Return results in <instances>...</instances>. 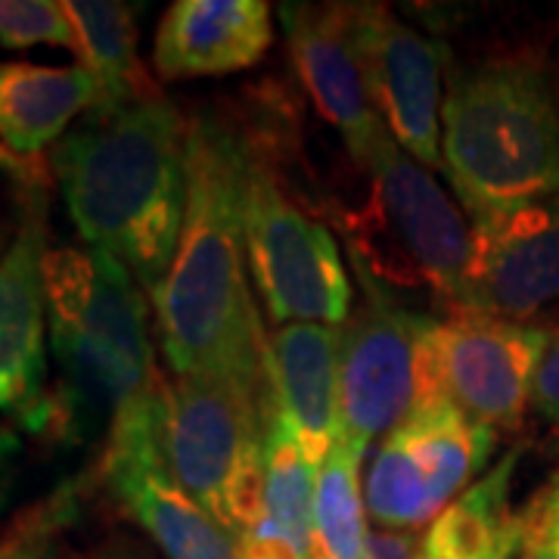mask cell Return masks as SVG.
<instances>
[{"instance_id":"21","label":"cell","mask_w":559,"mask_h":559,"mask_svg":"<svg viewBox=\"0 0 559 559\" xmlns=\"http://www.w3.org/2000/svg\"><path fill=\"white\" fill-rule=\"evenodd\" d=\"M516 457L520 451H510L429 525L419 557L513 559L520 538V513L510 507Z\"/></svg>"},{"instance_id":"15","label":"cell","mask_w":559,"mask_h":559,"mask_svg":"<svg viewBox=\"0 0 559 559\" xmlns=\"http://www.w3.org/2000/svg\"><path fill=\"white\" fill-rule=\"evenodd\" d=\"M44 289L50 330L100 342L143 367H156L150 301L116 255L94 246H50Z\"/></svg>"},{"instance_id":"1","label":"cell","mask_w":559,"mask_h":559,"mask_svg":"<svg viewBox=\"0 0 559 559\" xmlns=\"http://www.w3.org/2000/svg\"><path fill=\"white\" fill-rule=\"evenodd\" d=\"M246 171L249 138L224 116L197 112L187 131L178 252L150 301L175 377H215L267 392V333L246 259Z\"/></svg>"},{"instance_id":"5","label":"cell","mask_w":559,"mask_h":559,"mask_svg":"<svg viewBox=\"0 0 559 559\" xmlns=\"http://www.w3.org/2000/svg\"><path fill=\"white\" fill-rule=\"evenodd\" d=\"M165 451L175 479L237 544L264 500L271 389L175 377L165 389Z\"/></svg>"},{"instance_id":"22","label":"cell","mask_w":559,"mask_h":559,"mask_svg":"<svg viewBox=\"0 0 559 559\" xmlns=\"http://www.w3.org/2000/svg\"><path fill=\"white\" fill-rule=\"evenodd\" d=\"M360 460L358 451L340 436L318 469L311 559H360L367 550L370 532Z\"/></svg>"},{"instance_id":"12","label":"cell","mask_w":559,"mask_h":559,"mask_svg":"<svg viewBox=\"0 0 559 559\" xmlns=\"http://www.w3.org/2000/svg\"><path fill=\"white\" fill-rule=\"evenodd\" d=\"M559 305V193L473 218L463 311L535 323Z\"/></svg>"},{"instance_id":"20","label":"cell","mask_w":559,"mask_h":559,"mask_svg":"<svg viewBox=\"0 0 559 559\" xmlns=\"http://www.w3.org/2000/svg\"><path fill=\"white\" fill-rule=\"evenodd\" d=\"M69 20L79 38L81 69L94 79V116H109L124 106L162 97L140 60L138 13L116 0H69Z\"/></svg>"},{"instance_id":"16","label":"cell","mask_w":559,"mask_h":559,"mask_svg":"<svg viewBox=\"0 0 559 559\" xmlns=\"http://www.w3.org/2000/svg\"><path fill=\"white\" fill-rule=\"evenodd\" d=\"M271 44L274 13L264 0H178L156 28L153 66L165 81L234 75Z\"/></svg>"},{"instance_id":"6","label":"cell","mask_w":559,"mask_h":559,"mask_svg":"<svg viewBox=\"0 0 559 559\" xmlns=\"http://www.w3.org/2000/svg\"><path fill=\"white\" fill-rule=\"evenodd\" d=\"M246 259L274 326H342L352 314V280L333 230L286 190L277 165L252 138L246 171Z\"/></svg>"},{"instance_id":"7","label":"cell","mask_w":559,"mask_h":559,"mask_svg":"<svg viewBox=\"0 0 559 559\" xmlns=\"http://www.w3.org/2000/svg\"><path fill=\"white\" fill-rule=\"evenodd\" d=\"M364 301L342 323L340 419L342 439L360 457L395 432L429 392V330L436 318L404 311L380 283L360 274Z\"/></svg>"},{"instance_id":"14","label":"cell","mask_w":559,"mask_h":559,"mask_svg":"<svg viewBox=\"0 0 559 559\" xmlns=\"http://www.w3.org/2000/svg\"><path fill=\"white\" fill-rule=\"evenodd\" d=\"M280 22L308 97L360 165L382 121L360 66L358 3H280Z\"/></svg>"},{"instance_id":"18","label":"cell","mask_w":559,"mask_h":559,"mask_svg":"<svg viewBox=\"0 0 559 559\" xmlns=\"http://www.w3.org/2000/svg\"><path fill=\"white\" fill-rule=\"evenodd\" d=\"M318 469L301 454L293 426L274 399L264 439V500L249 532L237 540L240 559H311Z\"/></svg>"},{"instance_id":"8","label":"cell","mask_w":559,"mask_h":559,"mask_svg":"<svg viewBox=\"0 0 559 559\" xmlns=\"http://www.w3.org/2000/svg\"><path fill=\"white\" fill-rule=\"evenodd\" d=\"M498 448V432L479 426L454 404H419L377 444L367 466L364 503L380 528L417 532L432 525L473 485Z\"/></svg>"},{"instance_id":"25","label":"cell","mask_w":559,"mask_h":559,"mask_svg":"<svg viewBox=\"0 0 559 559\" xmlns=\"http://www.w3.org/2000/svg\"><path fill=\"white\" fill-rule=\"evenodd\" d=\"M513 559H559V476L520 510V538Z\"/></svg>"},{"instance_id":"9","label":"cell","mask_w":559,"mask_h":559,"mask_svg":"<svg viewBox=\"0 0 559 559\" xmlns=\"http://www.w3.org/2000/svg\"><path fill=\"white\" fill-rule=\"evenodd\" d=\"M162 377L112 419L103 441L100 479L165 559H240L227 532L183 491L165 451Z\"/></svg>"},{"instance_id":"2","label":"cell","mask_w":559,"mask_h":559,"mask_svg":"<svg viewBox=\"0 0 559 559\" xmlns=\"http://www.w3.org/2000/svg\"><path fill=\"white\" fill-rule=\"evenodd\" d=\"M190 121L165 94L109 116L87 112L47 153L84 246L103 249L153 296L168 274L187 215Z\"/></svg>"},{"instance_id":"11","label":"cell","mask_w":559,"mask_h":559,"mask_svg":"<svg viewBox=\"0 0 559 559\" xmlns=\"http://www.w3.org/2000/svg\"><path fill=\"white\" fill-rule=\"evenodd\" d=\"M358 47L367 94L389 138L429 171L441 168L444 44L401 22L382 3H358Z\"/></svg>"},{"instance_id":"24","label":"cell","mask_w":559,"mask_h":559,"mask_svg":"<svg viewBox=\"0 0 559 559\" xmlns=\"http://www.w3.org/2000/svg\"><path fill=\"white\" fill-rule=\"evenodd\" d=\"M0 47H62L79 57L75 25L60 0H0Z\"/></svg>"},{"instance_id":"17","label":"cell","mask_w":559,"mask_h":559,"mask_svg":"<svg viewBox=\"0 0 559 559\" xmlns=\"http://www.w3.org/2000/svg\"><path fill=\"white\" fill-rule=\"evenodd\" d=\"M340 345L342 326L326 323H283L267 333L271 399L314 469L342 436Z\"/></svg>"},{"instance_id":"28","label":"cell","mask_w":559,"mask_h":559,"mask_svg":"<svg viewBox=\"0 0 559 559\" xmlns=\"http://www.w3.org/2000/svg\"><path fill=\"white\" fill-rule=\"evenodd\" d=\"M50 168V162L47 159H22L16 153H10L3 143H0V178H35L40 171H47ZM10 249V242H7V230L0 227V259H3V252Z\"/></svg>"},{"instance_id":"23","label":"cell","mask_w":559,"mask_h":559,"mask_svg":"<svg viewBox=\"0 0 559 559\" xmlns=\"http://www.w3.org/2000/svg\"><path fill=\"white\" fill-rule=\"evenodd\" d=\"M79 513V481H69L3 528L0 559H138L131 557V550H100V554L75 550L66 540V532L75 525Z\"/></svg>"},{"instance_id":"13","label":"cell","mask_w":559,"mask_h":559,"mask_svg":"<svg viewBox=\"0 0 559 559\" xmlns=\"http://www.w3.org/2000/svg\"><path fill=\"white\" fill-rule=\"evenodd\" d=\"M47 209L50 175L25 187L16 230L0 259V414L20 423L47 392Z\"/></svg>"},{"instance_id":"4","label":"cell","mask_w":559,"mask_h":559,"mask_svg":"<svg viewBox=\"0 0 559 559\" xmlns=\"http://www.w3.org/2000/svg\"><path fill=\"white\" fill-rule=\"evenodd\" d=\"M367 197L345 218L358 274L373 283L419 289L444 314L463 311L473 259V221L436 175L407 156L382 128L367 159Z\"/></svg>"},{"instance_id":"19","label":"cell","mask_w":559,"mask_h":559,"mask_svg":"<svg viewBox=\"0 0 559 559\" xmlns=\"http://www.w3.org/2000/svg\"><path fill=\"white\" fill-rule=\"evenodd\" d=\"M94 100L97 87L81 66L0 62V143L22 159H47Z\"/></svg>"},{"instance_id":"10","label":"cell","mask_w":559,"mask_h":559,"mask_svg":"<svg viewBox=\"0 0 559 559\" xmlns=\"http://www.w3.org/2000/svg\"><path fill=\"white\" fill-rule=\"evenodd\" d=\"M547 340L544 323L441 314L429 330V392L491 432L520 429Z\"/></svg>"},{"instance_id":"29","label":"cell","mask_w":559,"mask_h":559,"mask_svg":"<svg viewBox=\"0 0 559 559\" xmlns=\"http://www.w3.org/2000/svg\"><path fill=\"white\" fill-rule=\"evenodd\" d=\"M417 559H423V557H417Z\"/></svg>"},{"instance_id":"27","label":"cell","mask_w":559,"mask_h":559,"mask_svg":"<svg viewBox=\"0 0 559 559\" xmlns=\"http://www.w3.org/2000/svg\"><path fill=\"white\" fill-rule=\"evenodd\" d=\"M419 547H423V540L417 532L380 528V532H370L367 550L360 559H417Z\"/></svg>"},{"instance_id":"3","label":"cell","mask_w":559,"mask_h":559,"mask_svg":"<svg viewBox=\"0 0 559 559\" xmlns=\"http://www.w3.org/2000/svg\"><path fill=\"white\" fill-rule=\"evenodd\" d=\"M441 159L469 218L559 193V72L532 50L460 69L441 106Z\"/></svg>"},{"instance_id":"26","label":"cell","mask_w":559,"mask_h":559,"mask_svg":"<svg viewBox=\"0 0 559 559\" xmlns=\"http://www.w3.org/2000/svg\"><path fill=\"white\" fill-rule=\"evenodd\" d=\"M532 407L540 417L559 426V323L550 326V340L540 355L535 385H532Z\"/></svg>"}]
</instances>
